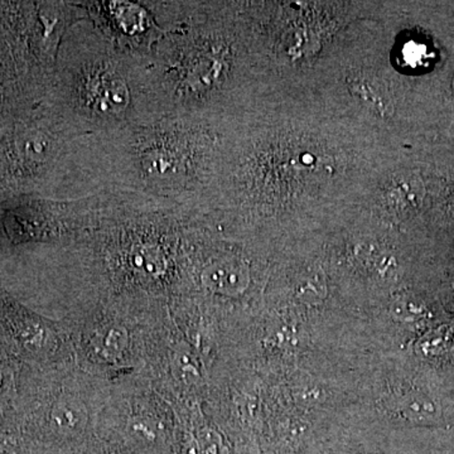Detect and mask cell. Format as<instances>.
Masks as SVG:
<instances>
[{
	"instance_id": "1",
	"label": "cell",
	"mask_w": 454,
	"mask_h": 454,
	"mask_svg": "<svg viewBox=\"0 0 454 454\" xmlns=\"http://www.w3.org/2000/svg\"><path fill=\"white\" fill-rule=\"evenodd\" d=\"M214 122L162 116L113 133L80 137L90 195L115 190L193 208L210 199L223 142Z\"/></svg>"
},
{
	"instance_id": "10",
	"label": "cell",
	"mask_w": 454,
	"mask_h": 454,
	"mask_svg": "<svg viewBox=\"0 0 454 454\" xmlns=\"http://www.w3.org/2000/svg\"><path fill=\"white\" fill-rule=\"evenodd\" d=\"M173 372L179 381L188 385L195 384L201 378L196 361L186 349H178L176 352L175 357H173Z\"/></svg>"
},
{
	"instance_id": "9",
	"label": "cell",
	"mask_w": 454,
	"mask_h": 454,
	"mask_svg": "<svg viewBox=\"0 0 454 454\" xmlns=\"http://www.w3.org/2000/svg\"><path fill=\"white\" fill-rule=\"evenodd\" d=\"M98 340H98L100 354L107 358L121 356V352L127 348V333L124 328L116 327V325L110 327Z\"/></svg>"
},
{
	"instance_id": "6",
	"label": "cell",
	"mask_w": 454,
	"mask_h": 454,
	"mask_svg": "<svg viewBox=\"0 0 454 454\" xmlns=\"http://www.w3.org/2000/svg\"><path fill=\"white\" fill-rule=\"evenodd\" d=\"M88 419V411L82 403L74 399L59 400L51 413V422L62 434L82 432Z\"/></svg>"
},
{
	"instance_id": "3",
	"label": "cell",
	"mask_w": 454,
	"mask_h": 454,
	"mask_svg": "<svg viewBox=\"0 0 454 454\" xmlns=\"http://www.w3.org/2000/svg\"><path fill=\"white\" fill-rule=\"evenodd\" d=\"M200 3L178 2L168 28L145 57L146 76L160 118L214 122L234 94L236 41L229 22L208 17Z\"/></svg>"
},
{
	"instance_id": "5",
	"label": "cell",
	"mask_w": 454,
	"mask_h": 454,
	"mask_svg": "<svg viewBox=\"0 0 454 454\" xmlns=\"http://www.w3.org/2000/svg\"><path fill=\"white\" fill-rule=\"evenodd\" d=\"M200 280L207 291L225 297H239L249 288L252 273L245 260L238 256H220L202 268Z\"/></svg>"
},
{
	"instance_id": "4",
	"label": "cell",
	"mask_w": 454,
	"mask_h": 454,
	"mask_svg": "<svg viewBox=\"0 0 454 454\" xmlns=\"http://www.w3.org/2000/svg\"><path fill=\"white\" fill-rule=\"evenodd\" d=\"M80 137L44 101L0 136V191L8 197L89 195L79 167Z\"/></svg>"
},
{
	"instance_id": "2",
	"label": "cell",
	"mask_w": 454,
	"mask_h": 454,
	"mask_svg": "<svg viewBox=\"0 0 454 454\" xmlns=\"http://www.w3.org/2000/svg\"><path fill=\"white\" fill-rule=\"evenodd\" d=\"M43 101L79 137L160 118L145 57L119 47L88 16L65 33Z\"/></svg>"
},
{
	"instance_id": "8",
	"label": "cell",
	"mask_w": 454,
	"mask_h": 454,
	"mask_svg": "<svg viewBox=\"0 0 454 454\" xmlns=\"http://www.w3.org/2000/svg\"><path fill=\"white\" fill-rule=\"evenodd\" d=\"M422 197L423 186L417 179L400 182L395 187L391 188L387 195L390 202H397L404 206H417Z\"/></svg>"
},
{
	"instance_id": "11",
	"label": "cell",
	"mask_w": 454,
	"mask_h": 454,
	"mask_svg": "<svg viewBox=\"0 0 454 454\" xmlns=\"http://www.w3.org/2000/svg\"><path fill=\"white\" fill-rule=\"evenodd\" d=\"M133 432L136 434H138L140 438L148 439V441H152L154 439V433L152 427H149L148 424L143 422H136L133 424Z\"/></svg>"
},
{
	"instance_id": "7",
	"label": "cell",
	"mask_w": 454,
	"mask_h": 454,
	"mask_svg": "<svg viewBox=\"0 0 454 454\" xmlns=\"http://www.w3.org/2000/svg\"><path fill=\"white\" fill-rule=\"evenodd\" d=\"M397 411L415 422H433L441 417V406L432 397L411 394L400 399Z\"/></svg>"
}]
</instances>
